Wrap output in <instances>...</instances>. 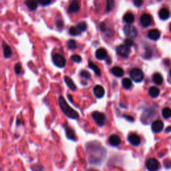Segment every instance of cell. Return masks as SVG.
Wrapping results in <instances>:
<instances>
[{"instance_id": "1", "label": "cell", "mask_w": 171, "mask_h": 171, "mask_svg": "<svg viewBox=\"0 0 171 171\" xmlns=\"http://www.w3.org/2000/svg\"><path fill=\"white\" fill-rule=\"evenodd\" d=\"M87 152L89 154V162L92 164H98L106 156L105 149L97 141L90 142L87 144Z\"/></svg>"}, {"instance_id": "2", "label": "cell", "mask_w": 171, "mask_h": 171, "mask_svg": "<svg viewBox=\"0 0 171 171\" xmlns=\"http://www.w3.org/2000/svg\"><path fill=\"white\" fill-rule=\"evenodd\" d=\"M58 103L62 112L68 118L74 120H76L79 118V114L78 113V112H76V110L70 106L69 104L66 102V100L62 96H60L58 98Z\"/></svg>"}, {"instance_id": "3", "label": "cell", "mask_w": 171, "mask_h": 171, "mask_svg": "<svg viewBox=\"0 0 171 171\" xmlns=\"http://www.w3.org/2000/svg\"><path fill=\"white\" fill-rule=\"evenodd\" d=\"M130 76L132 80L137 83L142 82L144 77L142 70L139 68H134L132 70L130 73Z\"/></svg>"}, {"instance_id": "4", "label": "cell", "mask_w": 171, "mask_h": 171, "mask_svg": "<svg viewBox=\"0 0 171 171\" xmlns=\"http://www.w3.org/2000/svg\"><path fill=\"white\" fill-rule=\"evenodd\" d=\"M92 116L95 122L96 123V124L99 126V127H103L105 124L106 118V117L103 113L96 111L92 113Z\"/></svg>"}, {"instance_id": "5", "label": "cell", "mask_w": 171, "mask_h": 171, "mask_svg": "<svg viewBox=\"0 0 171 171\" xmlns=\"http://www.w3.org/2000/svg\"><path fill=\"white\" fill-rule=\"evenodd\" d=\"M130 52H131V50H130V47L126 46V45H120L117 48V54L123 58H128Z\"/></svg>"}, {"instance_id": "6", "label": "cell", "mask_w": 171, "mask_h": 171, "mask_svg": "<svg viewBox=\"0 0 171 171\" xmlns=\"http://www.w3.org/2000/svg\"><path fill=\"white\" fill-rule=\"evenodd\" d=\"M52 61L56 66L59 68H64L66 66V60L64 56L59 54H54L52 56Z\"/></svg>"}, {"instance_id": "7", "label": "cell", "mask_w": 171, "mask_h": 171, "mask_svg": "<svg viewBox=\"0 0 171 171\" xmlns=\"http://www.w3.org/2000/svg\"><path fill=\"white\" fill-rule=\"evenodd\" d=\"M146 165H147V169L149 171H157L160 168L159 162L154 158H149L147 161Z\"/></svg>"}, {"instance_id": "8", "label": "cell", "mask_w": 171, "mask_h": 171, "mask_svg": "<svg viewBox=\"0 0 171 171\" xmlns=\"http://www.w3.org/2000/svg\"><path fill=\"white\" fill-rule=\"evenodd\" d=\"M124 32L126 36L128 38H136L138 35L137 29L132 26H126L124 28Z\"/></svg>"}, {"instance_id": "9", "label": "cell", "mask_w": 171, "mask_h": 171, "mask_svg": "<svg viewBox=\"0 0 171 171\" xmlns=\"http://www.w3.org/2000/svg\"><path fill=\"white\" fill-rule=\"evenodd\" d=\"M153 18L148 13H144L140 18V23L144 28L148 27L152 23Z\"/></svg>"}, {"instance_id": "10", "label": "cell", "mask_w": 171, "mask_h": 171, "mask_svg": "<svg viewBox=\"0 0 171 171\" xmlns=\"http://www.w3.org/2000/svg\"><path fill=\"white\" fill-rule=\"evenodd\" d=\"M151 128L153 131L155 133H159L162 131L164 128V123L161 121V120H155L154 122L152 124Z\"/></svg>"}, {"instance_id": "11", "label": "cell", "mask_w": 171, "mask_h": 171, "mask_svg": "<svg viewBox=\"0 0 171 171\" xmlns=\"http://www.w3.org/2000/svg\"><path fill=\"white\" fill-rule=\"evenodd\" d=\"M128 142L134 147H137L141 142L140 137L137 134H130L128 137Z\"/></svg>"}, {"instance_id": "12", "label": "cell", "mask_w": 171, "mask_h": 171, "mask_svg": "<svg viewBox=\"0 0 171 171\" xmlns=\"http://www.w3.org/2000/svg\"><path fill=\"white\" fill-rule=\"evenodd\" d=\"M109 143L112 147H118L122 142V140L120 137L117 134H112L109 138Z\"/></svg>"}, {"instance_id": "13", "label": "cell", "mask_w": 171, "mask_h": 171, "mask_svg": "<svg viewBox=\"0 0 171 171\" xmlns=\"http://www.w3.org/2000/svg\"><path fill=\"white\" fill-rule=\"evenodd\" d=\"M94 94L97 98H102L105 94L104 88L100 85L95 86L94 88Z\"/></svg>"}, {"instance_id": "14", "label": "cell", "mask_w": 171, "mask_h": 171, "mask_svg": "<svg viewBox=\"0 0 171 171\" xmlns=\"http://www.w3.org/2000/svg\"><path fill=\"white\" fill-rule=\"evenodd\" d=\"M80 9V5L78 0H73L68 7V12L70 13L78 12Z\"/></svg>"}, {"instance_id": "15", "label": "cell", "mask_w": 171, "mask_h": 171, "mask_svg": "<svg viewBox=\"0 0 171 171\" xmlns=\"http://www.w3.org/2000/svg\"><path fill=\"white\" fill-rule=\"evenodd\" d=\"M148 37L152 40H157L160 37V32L157 29H150L148 33Z\"/></svg>"}, {"instance_id": "16", "label": "cell", "mask_w": 171, "mask_h": 171, "mask_svg": "<svg viewBox=\"0 0 171 171\" xmlns=\"http://www.w3.org/2000/svg\"><path fill=\"white\" fill-rule=\"evenodd\" d=\"M108 54L106 50L104 48H99L98 49L96 50V57L100 60H104L105 58H106Z\"/></svg>"}, {"instance_id": "17", "label": "cell", "mask_w": 171, "mask_h": 171, "mask_svg": "<svg viewBox=\"0 0 171 171\" xmlns=\"http://www.w3.org/2000/svg\"><path fill=\"white\" fill-rule=\"evenodd\" d=\"M159 18L162 20H167L170 18V12L167 8H163L158 13Z\"/></svg>"}, {"instance_id": "18", "label": "cell", "mask_w": 171, "mask_h": 171, "mask_svg": "<svg viewBox=\"0 0 171 171\" xmlns=\"http://www.w3.org/2000/svg\"><path fill=\"white\" fill-rule=\"evenodd\" d=\"M111 72L112 74L117 77H122L124 74L123 69L118 66H114V68H112L111 70Z\"/></svg>"}, {"instance_id": "19", "label": "cell", "mask_w": 171, "mask_h": 171, "mask_svg": "<svg viewBox=\"0 0 171 171\" xmlns=\"http://www.w3.org/2000/svg\"><path fill=\"white\" fill-rule=\"evenodd\" d=\"M26 6L31 11H34L38 8V2L36 0H27L26 2Z\"/></svg>"}, {"instance_id": "20", "label": "cell", "mask_w": 171, "mask_h": 171, "mask_svg": "<svg viewBox=\"0 0 171 171\" xmlns=\"http://www.w3.org/2000/svg\"><path fill=\"white\" fill-rule=\"evenodd\" d=\"M3 55L4 57L6 58H11L12 56V49L10 48L8 45L5 44V42L3 43Z\"/></svg>"}, {"instance_id": "21", "label": "cell", "mask_w": 171, "mask_h": 171, "mask_svg": "<svg viewBox=\"0 0 171 171\" xmlns=\"http://www.w3.org/2000/svg\"><path fill=\"white\" fill-rule=\"evenodd\" d=\"M153 81L157 85H161L163 82V76L160 73H155L153 76Z\"/></svg>"}, {"instance_id": "22", "label": "cell", "mask_w": 171, "mask_h": 171, "mask_svg": "<svg viewBox=\"0 0 171 171\" xmlns=\"http://www.w3.org/2000/svg\"><path fill=\"white\" fill-rule=\"evenodd\" d=\"M64 81L65 82H66L67 86L70 89L73 90V91H75V90H76V86L74 84V82L72 81V80L70 78V77H68V76H66L64 78Z\"/></svg>"}, {"instance_id": "23", "label": "cell", "mask_w": 171, "mask_h": 171, "mask_svg": "<svg viewBox=\"0 0 171 171\" xmlns=\"http://www.w3.org/2000/svg\"><path fill=\"white\" fill-rule=\"evenodd\" d=\"M148 94L152 98H157L160 94V90L157 87L152 86L148 90Z\"/></svg>"}, {"instance_id": "24", "label": "cell", "mask_w": 171, "mask_h": 171, "mask_svg": "<svg viewBox=\"0 0 171 171\" xmlns=\"http://www.w3.org/2000/svg\"><path fill=\"white\" fill-rule=\"evenodd\" d=\"M123 20L127 23H132L134 21V15L131 12H128L124 16Z\"/></svg>"}, {"instance_id": "25", "label": "cell", "mask_w": 171, "mask_h": 171, "mask_svg": "<svg viewBox=\"0 0 171 171\" xmlns=\"http://www.w3.org/2000/svg\"><path fill=\"white\" fill-rule=\"evenodd\" d=\"M66 134L67 137L69 139L72 140H74V141H75V140H76V135H75L74 131L70 127H66Z\"/></svg>"}, {"instance_id": "26", "label": "cell", "mask_w": 171, "mask_h": 171, "mask_svg": "<svg viewBox=\"0 0 171 171\" xmlns=\"http://www.w3.org/2000/svg\"><path fill=\"white\" fill-rule=\"evenodd\" d=\"M122 85L125 89H130L133 86L131 80L128 78H125L122 80Z\"/></svg>"}, {"instance_id": "27", "label": "cell", "mask_w": 171, "mask_h": 171, "mask_svg": "<svg viewBox=\"0 0 171 171\" xmlns=\"http://www.w3.org/2000/svg\"><path fill=\"white\" fill-rule=\"evenodd\" d=\"M88 66L90 69H92L93 71L95 72V74L98 75V76H100V75H101V71H100V68L92 62H91V61L88 62Z\"/></svg>"}, {"instance_id": "28", "label": "cell", "mask_w": 171, "mask_h": 171, "mask_svg": "<svg viewBox=\"0 0 171 171\" xmlns=\"http://www.w3.org/2000/svg\"><path fill=\"white\" fill-rule=\"evenodd\" d=\"M69 33L70 35H71V36H79V35L81 34V31H80V30L77 27L72 26L70 28Z\"/></svg>"}, {"instance_id": "29", "label": "cell", "mask_w": 171, "mask_h": 171, "mask_svg": "<svg viewBox=\"0 0 171 171\" xmlns=\"http://www.w3.org/2000/svg\"><path fill=\"white\" fill-rule=\"evenodd\" d=\"M162 114L164 118L165 119H168L170 118V116H171V110L168 107H166L163 108V111H162Z\"/></svg>"}, {"instance_id": "30", "label": "cell", "mask_w": 171, "mask_h": 171, "mask_svg": "<svg viewBox=\"0 0 171 171\" xmlns=\"http://www.w3.org/2000/svg\"><path fill=\"white\" fill-rule=\"evenodd\" d=\"M115 5L114 0H106V12H110L114 9Z\"/></svg>"}, {"instance_id": "31", "label": "cell", "mask_w": 171, "mask_h": 171, "mask_svg": "<svg viewBox=\"0 0 171 171\" xmlns=\"http://www.w3.org/2000/svg\"><path fill=\"white\" fill-rule=\"evenodd\" d=\"M67 46L70 49H74L77 48L76 42L74 39H70L67 42Z\"/></svg>"}, {"instance_id": "32", "label": "cell", "mask_w": 171, "mask_h": 171, "mask_svg": "<svg viewBox=\"0 0 171 171\" xmlns=\"http://www.w3.org/2000/svg\"><path fill=\"white\" fill-rule=\"evenodd\" d=\"M77 28L80 30L81 32H84L87 29V24L84 22H80L78 23Z\"/></svg>"}, {"instance_id": "33", "label": "cell", "mask_w": 171, "mask_h": 171, "mask_svg": "<svg viewBox=\"0 0 171 171\" xmlns=\"http://www.w3.org/2000/svg\"><path fill=\"white\" fill-rule=\"evenodd\" d=\"M80 76L83 78H85L86 80L91 79V75H90V74L88 71H86V70H82V71L80 72Z\"/></svg>"}, {"instance_id": "34", "label": "cell", "mask_w": 171, "mask_h": 171, "mask_svg": "<svg viewBox=\"0 0 171 171\" xmlns=\"http://www.w3.org/2000/svg\"><path fill=\"white\" fill-rule=\"evenodd\" d=\"M71 59L73 62H76V63H79L82 61V58L80 57L79 55H77V54H75L72 56Z\"/></svg>"}, {"instance_id": "35", "label": "cell", "mask_w": 171, "mask_h": 171, "mask_svg": "<svg viewBox=\"0 0 171 171\" xmlns=\"http://www.w3.org/2000/svg\"><path fill=\"white\" fill-rule=\"evenodd\" d=\"M124 43H125L126 46H127L128 47L133 46V44H134L133 40L131 38H128L124 40Z\"/></svg>"}, {"instance_id": "36", "label": "cell", "mask_w": 171, "mask_h": 171, "mask_svg": "<svg viewBox=\"0 0 171 171\" xmlns=\"http://www.w3.org/2000/svg\"><path fill=\"white\" fill-rule=\"evenodd\" d=\"M39 4H41L43 6H48L49 4L51 3L52 0H38Z\"/></svg>"}, {"instance_id": "37", "label": "cell", "mask_w": 171, "mask_h": 171, "mask_svg": "<svg viewBox=\"0 0 171 171\" xmlns=\"http://www.w3.org/2000/svg\"><path fill=\"white\" fill-rule=\"evenodd\" d=\"M15 72L17 74H19L22 72V66L20 64H16V66H15Z\"/></svg>"}, {"instance_id": "38", "label": "cell", "mask_w": 171, "mask_h": 171, "mask_svg": "<svg viewBox=\"0 0 171 171\" xmlns=\"http://www.w3.org/2000/svg\"><path fill=\"white\" fill-rule=\"evenodd\" d=\"M132 2L137 7H140L143 3V0H132Z\"/></svg>"}, {"instance_id": "39", "label": "cell", "mask_w": 171, "mask_h": 171, "mask_svg": "<svg viewBox=\"0 0 171 171\" xmlns=\"http://www.w3.org/2000/svg\"><path fill=\"white\" fill-rule=\"evenodd\" d=\"M32 169L33 170V171H43L44 168L41 165H36Z\"/></svg>"}, {"instance_id": "40", "label": "cell", "mask_w": 171, "mask_h": 171, "mask_svg": "<svg viewBox=\"0 0 171 171\" xmlns=\"http://www.w3.org/2000/svg\"><path fill=\"white\" fill-rule=\"evenodd\" d=\"M124 118L127 119L128 121H130V122H134V119L133 117H132L131 116H128V115H124L123 116Z\"/></svg>"}, {"instance_id": "41", "label": "cell", "mask_w": 171, "mask_h": 171, "mask_svg": "<svg viewBox=\"0 0 171 171\" xmlns=\"http://www.w3.org/2000/svg\"><path fill=\"white\" fill-rule=\"evenodd\" d=\"M57 26L58 28H62L63 26V22L62 21H58L57 22Z\"/></svg>"}, {"instance_id": "42", "label": "cell", "mask_w": 171, "mask_h": 171, "mask_svg": "<svg viewBox=\"0 0 171 171\" xmlns=\"http://www.w3.org/2000/svg\"><path fill=\"white\" fill-rule=\"evenodd\" d=\"M100 29H101L102 31H104V29H105V24L104 23H102L101 24H100Z\"/></svg>"}, {"instance_id": "43", "label": "cell", "mask_w": 171, "mask_h": 171, "mask_svg": "<svg viewBox=\"0 0 171 171\" xmlns=\"http://www.w3.org/2000/svg\"><path fill=\"white\" fill-rule=\"evenodd\" d=\"M166 131H167V132H169L170 131V127H168L167 129V130H166Z\"/></svg>"}, {"instance_id": "44", "label": "cell", "mask_w": 171, "mask_h": 171, "mask_svg": "<svg viewBox=\"0 0 171 171\" xmlns=\"http://www.w3.org/2000/svg\"><path fill=\"white\" fill-rule=\"evenodd\" d=\"M89 171H98L96 170H94V169H90Z\"/></svg>"}]
</instances>
